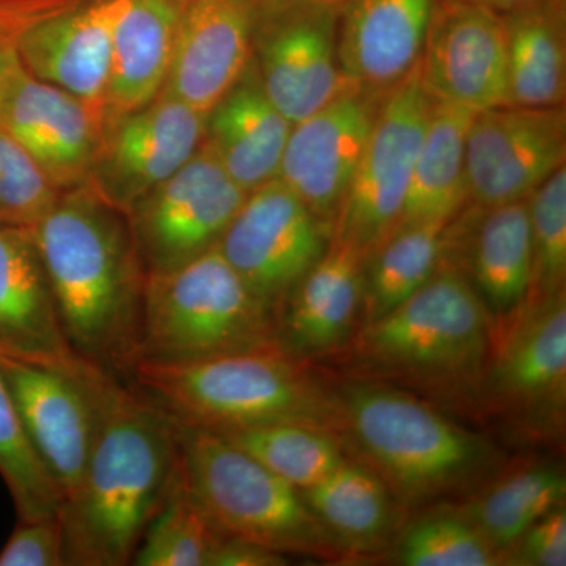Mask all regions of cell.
<instances>
[{"instance_id": "cell-1", "label": "cell", "mask_w": 566, "mask_h": 566, "mask_svg": "<svg viewBox=\"0 0 566 566\" xmlns=\"http://www.w3.org/2000/svg\"><path fill=\"white\" fill-rule=\"evenodd\" d=\"M96 434L59 520L69 566L132 565L181 465V423L129 381L93 367Z\"/></svg>"}, {"instance_id": "cell-2", "label": "cell", "mask_w": 566, "mask_h": 566, "mask_svg": "<svg viewBox=\"0 0 566 566\" xmlns=\"http://www.w3.org/2000/svg\"><path fill=\"white\" fill-rule=\"evenodd\" d=\"M29 230L71 348L128 379L139 363L147 274L126 216L81 186L61 192Z\"/></svg>"}, {"instance_id": "cell-3", "label": "cell", "mask_w": 566, "mask_h": 566, "mask_svg": "<svg viewBox=\"0 0 566 566\" xmlns=\"http://www.w3.org/2000/svg\"><path fill=\"white\" fill-rule=\"evenodd\" d=\"M129 378L178 422L214 433L273 423L329 431L340 419L334 401L281 345L189 364L140 360Z\"/></svg>"}, {"instance_id": "cell-4", "label": "cell", "mask_w": 566, "mask_h": 566, "mask_svg": "<svg viewBox=\"0 0 566 566\" xmlns=\"http://www.w3.org/2000/svg\"><path fill=\"white\" fill-rule=\"evenodd\" d=\"M277 345L274 315L218 245L170 273L147 275L139 363H199Z\"/></svg>"}, {"instance_id": "cell-5", "label": "cell", "mask_w": 566, "mask_h": 566, "mask_svg": "<svg viewBox=\"0 0 566 566\" xmlns=\"http://www.w3.org/2000/svg\"><path fill=\"white\" fill-rule=\"evenodd\" d=\"M181 472L221 535L279 554L331 556L338 545L300 490L214 431L181 423Z\"/></svg>"}, {"instance_id": "cell-6", "label": "cell", "mask_w": 566, "mask_h": 566, "mask_svg": "<svg viewBox=\"0 0 566 566\" xmlns=\"http://www.w3.org/2000/svg\"><path fill=\"white\" fill-rule=\"evenodd\" d=\"M338 411L365 455L408 501L460 486L485 465L479 438L409 395L352 387Z\"/></svg>"}, {"instance_id": "cell-7", "label": "cell", "mask_w": 566, "mask_h": 566, "mask_svg": "<svg viewBox=\"0 0 566 566\" xmlns=\"http://www.w3.org/2000/svg\"><path fill=\"white\" fill-rule=\"evenodd\" d=\"M490 344V308L455 268L433 277L392 311L367 322L359 353L368 363L424 378L475 374Z\"/></svg>"}, {"instance_id": "cell-8", "label": "cell", "mask_w": 566, "mask_h": 566, "mask_svg": "<svg viewBox=\"0 0 566 566\" xmlns=\"http://www.w3.org/2000/svg\"><path fill=\"white\" fill-rule=\"evenodd\" d=\"M431 106L433 98L420 80V63L382 96L363 158L335 218L334 238L352 241L370 255L394 232L415 174Z\"/></svg>"}, {"instance_id": "cell-9", "label": "cell", "mask_w": 566, "mask_h": 566, "mask_svg": "<svg viewBox=\"0 0 566 566\" xmlns=\"http://www.w3.org/2000/svg\"><path fill=\"white\" fill-rule=\"evenodd\" d=\"M245 197L200 145L180 170L125 214L145 274L170 273L214 249Z\"/></svg>"}, {"instance_id": "cell-10", "label": "cell", "mask_w": 566, "mask_h": 566, "mask_svg": "<svg viewBox=\"0 0 566 566\" xmlns=\"http://www.w3.org/2000/svg\"><path fill=\"white\" fill-rule=\"evenodd\" d=\"M338 7L331 0H260L253 65L293 125L352 84L338 63Z\"/></svg>"}, {"instance_id": "cell-11", "label": "cell", "mask_w": 566, "mask_h": 566, "mask_svg": "<svg viewBox=\"0 0 566 566\" xmlns=\"http://www.w3.org/2000/svg\"><path fill=\"white\" fill-rule=\"evenodd\" d=\"M331 237L329 227L275 178L248 193L218 248L275 318Z\"/></svg>"}, {"instance_id": "cell-12", "label": "cell", "mask_w": 566, "mask_h": 566, "mask_svg": "<svg viewBox=\"0 0 566 566\" xmlns=\"http://www.w3.org/2000/svg\"><path fill=\"white\" fill-rule=\"evenodd\" d=\"M205 114L169 95L104 118L87 188L126 214L196 155Z\"/></svg>"}, {"instance_id": "cell-13", "label": "cell", "mask_w": 566, "mask_h": 566, "mask_svg": "<svg viewBox=\"0 0 566 566\" xmlns=\"http://www.w3.org/2000/svg\"><path fill=\"white\" fill-rule=\"evenodd\" d=\"M565 161V106L475 112L465 142L469 200L480 208L526 200Z\"/></svg>"}, {"instance_id": "cell-14", "label": "cell", "mask_w": 566, "mask_h": 566, "mask_svg": "<svg viewBox=\"0 0 566 566\" xmlns=\"http://www.w3.org/2000/svg\"><path fill=\"white\" fill-rule=\"evenodd\" d=\"M420 80L436 102L472 112L512 106L504 14L455 0H436Z\"/></svg>"}, {"instance_id": "cell-15", "label": "cell", "mask_w": 566, "mask_h": 566, "mask_svg": "<svg viewBox=\"0 0 566 566\" xmlns=\"http://www.w3.org/2000/svg\"><path fill=\"white\" fill-rule=\"evenodd\" d=\"M93 367L84 363L77 370L65 371L0 359L25 438L63 501L80 490L95 442Z\"/></svg>"}, {"instance_id": "cell-16", "label": "cell", "mask_w": 566, "mask_h": 566, "mask_svg": "<svg viewBox=\"0 0 566 566\" xmlns=\"http://www.w3.org/2000/svg\"><path fill=\"white\" fill-rule=\"evenodd\" d=\"M382 96L349 84L314 114L294 123L290 133L277 178L331 232Z\"/></svg>"}, {"instance_id": "cell-17", "label": "cell", "mask_w": 566, "mask_h": 566, "mask_svg": "<svg viewBox=\"0 0 566 566\" xmlns=\"http://www.w3.org/2000/svg\"><path fill=\"white\" fill-rule=\"evenodd\" d=\"M0 128L9 133L59 191L87 185L103 115L20 65L0 85Z\"/></svg>"}, {"instance_id": "cell-18", "label": "cell", "mask_w": 566, "mask_h": 566, "mask_svg": "<svg viewBox=\"0 0 566 566\" xmlns=\"http://www.w3.org/2000/svg\"><path fill=\"white\" fill-rule=\"evenodd\" d=\"M260 0H188L164 95L207 114L253 59Z\"/></svg>"}, {"instance_id": "cell-19", "label": "cell", "mask_w": 566, "mask_h": 566, "mask_svg": "<svg viewBox=\"0 0 566 566\" xmlns=\"http://www.w3.org/2000/svg\"><path fill=\"white\" fill-rule=\"evenodd\" d=\"M0 359L74 371L69 344L31 230L0 226Z\"/></svg>"}, {"instance_id": "cell-20", "label": "cell", "mask_w": 566, "mask_h": 566, "mask_svg": "<svg viewBox=\"0 0 566 566\" xmlns=\"http://www.w3.org/2000/svg\"><path fill=\"white\" fill-rule=\"evenodd\" d=\"M117 9L118 0H82L36 21L18 44L21 65L103 115Z\"/></svg>"}, {"instance_id": "cell-21", "label": "cell", "mask_w": 566, "mask_h": 566, "mask_svg": "<svg viewBox=\"0 0 566 566\" xmlns=\"http://www.w3.org/2000/svg\"><path fill=\"white\" fill-rule=\"evenodd\" d=\"M338 63L346 81L386 95L422 59L436 0H342Z\"/></svg>"}, {"instance_id": "cell-22", "label": "cell", "mask_w": 566, "mask_h": 566, "mask_svg": "<svg viewBox=\"0 0 566 566\" xmlns=\"http://www.w3.org/2000/svg\"><path fill=\"white\" fill-rule=\"evenodd\" d=\"M367 259L359 245L331 238L322 259L275 315V334L285 352L300 357L344 344L364 300Z\"/></svg>"}, {"instance_id": "cell-23", "label": "cell", "mask_w": 566, "mask_h": 566, "mask_svg": "<svg viewBox=\"0 0 566 566\" xmlns=\"http://www.w3.org/2000/svg\"><path fill=\"white\" fill-rule=\"evenodd\" d=\"M292 128L264 91L252 59L243 77L205 114L203 145L249 193L279 177Z\"/></svg>"}, {"instance_id": "cell-24", "label": "cell", "mask_w": 566, "mask_h": 566, "mask_svg": "<svg viewBox=\"0 0 566 566\" xmlns=\"http://www.w3.org/2000/svg\"><path fill=\"white\" fill-rule=\"evenodd\" d=\"M188 0H118L104 118L161 95Z\"/></svg>"}, {"instance_id": "cell-25", "label": "cell", "mask_w": 566, "mask_h": 566, "mask_svg": "<svg viewBox=\"0 0 566 566\" xmlns=\"http://www.w3.org/2000/svg\"><path fill=\"white\" fill-rule=\"evenodd\" d=\"M495 385L510 403L536 411L560 408L566 389L565 292L543 300L504 349Z\"/></svg>"}, {"instance_id": "cell-26", "label": "cell", "mask_w": 566, "mask_h": 566, "mask_svg": "<svg viewBox=\"0 0 566 566\" xmlns=\"http://www.w3.org/2000/svg\"><path fill=\"white\" fill-rule=\"evenodd\" d=\"M502 14L506 28L512 106H564L565 0H531Z\"/></svg>"}, {"instance_id": "cell-27", "label": "cell", "mask_w": 566, "mask_h": 566, "mask_svg": "<svg viewBox=\"0 0 566 566\" xmlns=\"http://www.w3.org/2000/svg\"><path fill=\"white\" fill-rule=\"evenodd\" d=\"M475 112L436 102L397 227L452 221L469 200L465 142Z\"/></svg>"}, {"instance_id": "cell-28", "label": "cell", "mask_w": 566, "mask_h": 566, "mask_svg": "<svg viewBox=\"0 0 566 566\" xmlns=\"http://www.w3.org/2000/svg\"><path fill=\"white\" fill-rule=\"evenodd\" d=\"M471 271L476 292L490 311L510 314L534 286V248L527 199L485 208L472 248Z\"/></svg>"}, {"instance_id": "cell-29", "label": "cell", "mask_w": 566, "mask_h": 566, "mask_svg": "<svg viewBox=\"0 0 566 566\" xmlns=\"http://www.w3.org/2000/svg\"><path fill=\"white\" fill-rule=\"evenodd\" d=\"M301 494L342 547L374 549L392 524V505L386 486L378 475L359 464L344 461Z\"/></svg>"}, {"instance_id": "cell-30", "label": "cell", "mask_w": 566, "mask_h": 566, "mask_svg": "<svg viewBox=\"0 0 566 566\" xmlns=\"http://www.w3.org/2000/svg\"><path fill=\"white\" fill-rule=\"evenodd\" d=\"M450 222L411 223L395 229L368 255L364 277L367 322L392 311L433 277L442 264Z\"/></svg>"}, {"instance_id": "cell-31", "label": "cell", "mask_w": 566, "mask_h": 566, "mask_svg": "<svg viewBox=\"0 0 566 566\" xmlns=\"http://www.w3.org/2000/svg\"><path fill=\"white\" fill-rule=\"evenodd\" d=\"M565 495L564 472L551 465H536L506 476L465 506L463 515L502 556L535 521L564 506Z\"/></svg>"}, {"instance_id": "cell-32", "label": "cell", "mask_w": 566, "mask_h": 566, "mask_svg": "<svg viewBox=\"0 0 566 566\" xmlns=\"http://www.w3.org/2000/svg\"><path fill=\"white\" fill-rule=\"evenodd\" d=\"M218 434L300 491L322 482L345 461L331 431L311 424H262Z\"/></svg>"}, {"instance_id": "cell-33", "label": "cell", "mask_w": 566, "mask_h": 566, "mask_svg": "<svg viewBox=\"0 0 566 566\" xmlns=\"http://www.w3.org/2000/svg\"><path fill=\"white\" fill-rule=\"evenodd\" d=\"M219 538L221 534L186 485L180 465V474L142 536L132 565L208 566Z\"/></svg>"}, {"instance_id": "cell-34", "label": "cell", "mask_w": 566, "mask_h": 566, "mask_svg": "<svg viewBox=\"0 0 566 566\" xmlns=\"http://www.w3.org/2000/svg\"><path fill=\"white\" fill-rule=\"evenodd\" d=\"M0 476L17 510L18 521L59 516L63 495L48 474L14 408L9 387L0 371Z\"/></svg>"}, {"instance_id": "cell-35", "label": "cell", "mask_w": 566, "mask_h": 566, "mask_svg": "<svg viewBox=\"0 0 566 566\" xmlns=\"http://www.w3.org/2000/svg\"><path fill=\"white\" fill-rule=\"evenodd\" d=\"M398 562L406 566H493L502 556L464 515H430L401 536Z\"/></svg>"}, {"instance_id": "cell-36", "label": "cell", "mask_w": 566, "mask_h": 566, "mask_svg": "<svg viewBox=\"0 0 566 566\" xmlns=\"http://www.w3.org/2000/svg\"><path fill=\"white\" fill-rule=\"evenodd\" d=\"M534 289L545 297L564 292L566 275V167H560L527 197Z\"/></svg>"}, {"instance_id": "cell-37", "label": "cell", "mask_w": 566, "mask_h": 566, "mask_svg": "<svg viewBox=\"0 0 566 566\" xmlns=\"http://www.w3.org/2000/svg\"><path fill=\"white\" fill-rule=\"evenodd\" d=\"M59 196L29 153L0 128V226L32 229Z\"/></svg>"}, {"instance_id": "cell-38", "label": "cell", "mask_w": 566, "mask_h": 566, "mask_svg": "<svg viewBox=\"0 0 566 566\" xmlns=\"http://www.w3.org/2000/svg\"><path fill=\"white\" fill-rule=\"evenodd\" d=\"M0 566H69L59 516L18 521L0 549Z\"/></svg>"}, {"instance_id": "cell-39", "label": "cell", "mask_w": 566, "mask_h": 566, "mask_svg": "<svg viewBox=\"0 0 566 566\" xmlns=\"http://www.w3.org/2000/svg\"><path fill=\"white\" fill-rule=\"evenodd\" d=\"M82 0H0V85L21 65L18 44L36 21Z\"/></svg>"}, {"instance_id": "cell-40", "label": "cell", "mask_w": 566, "mask_h": 566, "mask_svg": "<svg viewBox=\"0 0 566 566\" xmlns=\"http://www.w3.org/2000/svg\"><path fill=\"white\" fill-rule=\"evenodd\" d=\"M510 564L527 566L566 565V513L564 506L539 517L510 546Z\"/></svg>"}, {"instance_id": "cell-41", "label": "cell", "mask_w": 566, "mask_h": 566, "mask_svg": "<svg viewBox=\"0 0 566 566\" xmlns=\"http://www.w3.org/2000/svg\"><path fill=\"white\" fill-rule=\"evenodd\" d=\"M285 564L283 554L226 535H221L208 558V566H281Z\"/></svg>"}, {"instance_id": "cell-42", "label": "cell", "mask_w": 566, "mask_h": 566, "mask_svg": "<svg viewBox=\"0 0 566 566\" xmlns=\"http://www.w3.org/2000/svg\"><path fill=\"white\" fill-rule=\"evenodd\" d=\"M455 2L475 3V6L488 7V9L499 11V13H509V11L531 2V0H455Z\"/></svg>"}, {"instance_id": "cell-43", "label": "cell", "mask_w": 566, "mask_h": 566, "mask_svg": "<svg viewBox=\"0 0 566 566\" xmlns=\"http://www.w3.org/2000/svg\"><path fill=\"white\" fill-rule=\"evenodd\" d=\"M331 2H337V3H340L342 0H331Z\"/></svg>"}]
</instances>
